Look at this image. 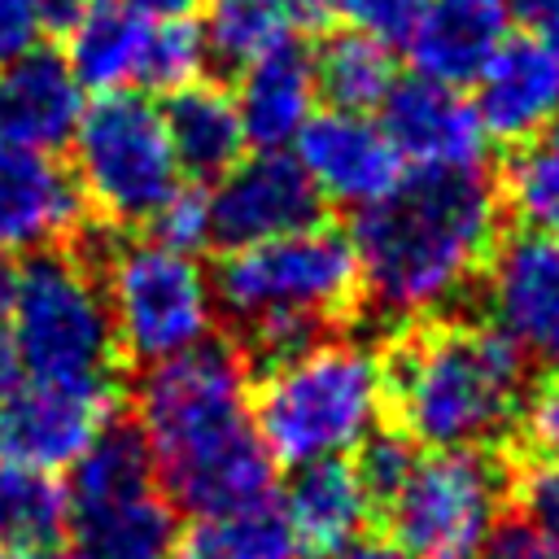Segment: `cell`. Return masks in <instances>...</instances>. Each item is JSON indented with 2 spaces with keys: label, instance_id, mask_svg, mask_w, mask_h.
<instances>
[{
  "label": "cell",
  "instance_id": "6da1fadb",
  "mask_svg": "<svg viewBox=\"0 0 559 559\" xmlns=\"http://www.w3.org/2000/svg\"><path fill=\"white\" fill-rule=\"evenodd\" d=\"M131 402L157 485L175 507L210 515L275 493V459L253 428L245 358L231 345L210 336L148 362Z\"/></svg>",
  "mask_w": 559,
  "mask_h": 559
},
{
  "label": "cell",
  "instance_id": "7a4b0ae2",
  "mask_svg": "<svg viewBox=\"0 0 559 559\" xmlns=\"http://www.w3.org/2000/svg\"><path fill=\"white\" fill-rule=\"evenodd\" d=\"M349 245L362 293L389 319L454 301L498 245V188L485 170H415L376 205L354 210Z\"/></svg>",
  "mask_w": 559,
  "mask_h": 559
},
{
  "label": "cell",
  "instance_id": "3957f363",
  "mask_svg": "<svg viewBox=\"0 0 559 559\" xmlns=\"http://www.w3.org/2000/svg\"><path fill=\"white\" fill-rule=\"evenodd\" d=\"M384 406L419 450L485 445L515 424L524 354L489 323H432L380 358Z\"/></svg>",
  "mask_w": 559,
  "mask_h": 559
},
{
  "label": "cell",
  "instance_id": "277c9868",
  "mask_svg": "<svg viewBox=\"0 0 559 559\" xmlns=\"http://www.w3.org/2000/svg\"><path fill=\"white\" fill-rule=\"evenodd\" d=\"M210 293L214 310H223L245 332V345L271 367L314 345L332 319L349 314L362 275L349 231L319 218L275 240L223 249Z\"/></svg>",
  "mask_w": 559,
  "mask_h": 559
},
{
  "label": "cell",
  "instance_id": "5b68a950",
  "mask_svg": "<svg viewBox=\"0 0 559 559\" xmlns=\"http://www.w3.org/2000/svg\"><path fill=\"white\" fill-rule=\"evenodd\" d=\"M275 467L354 454L384 415V367L349 341H314L271 362L249 397Z\"/></svg>",
  "mask_w": 559,
  "mask_h": 559
},
{
  "label": "cell",
  "instance_id": "8992f818",
  "mask_svg": "<svg viewBox=\"0 0 559 559\" xmlns=\"http://www.w3.org/2000/svg\"><path fill=\"white\" fill-rule=\"evenodd\" d=\"M9 341L22 376L70 389H118V341L96 271L66 245L13 266Z\"/></svg>",
  "mask_w": 559,
  "mask_h": 559
},
{
  "label": "cell",
  "instance_id": "52a82bcc",
  "mask_svg": "<svg viewBox=\"0 0 559 559\" xmlns=\"http://www.w3.org/2000/svg\"><path fill=\"white\" fill-rule=\"evenodd\" d=\"M66 533L83 559H170L175 502L162 493L135 424L109 419L66 467Z\"/></svg>",
  "mask_w": 559,
  "mask_h": 559
},
{
  "label": "cell",
  "instance_id": "ba28073f",
  "mask_svg": "<svg viewBox=\"0 0 559 559\" xmlns=\"http://www.w3.org/2000/svg\"><path fill=\"white\" fill-rule=\"evenodd\" d=\"M70 148V175L83 201L109 227H144L183 183L162 122V105H153V96L135 87L96 92V100L83 105L74 122Z\"/></svg>",
  "mask_w": 559,
  "mask_h": 559
},
{
  "label": "cell",
  "instance_id": "9c48e42d",
  "mask_svg": "<svg viewBox=\"0 0 559 559\" xmlns=\"http://www.w3.org/2000/svg\"><path fill=\"white\" fill-rule=\"evenodd\" d=\"M96 280L109 306L114 341L127 362L175 358L214 332V293L197 253H179L162 240H109L96 262Z\"/></svg>",
  "mask_w": 559,
  "mask_h": 559
},
{
  "label": "cell",
  "instance_id": "30bf717a",
  "mask_svg": "<svg viewBox=\"0 0 559 559\" xmlns=\"http://www.w3.org/2000/svg\"><path fill=\"white\" fill-rule=\"evenodd\" d=\"M507 502V472L485 445L419 450L384 502L389 542L415 559H472Z\"/></svg>",
  "mask_w": 559,
  "mask_h": 559
},
{
  "label": "cell",
  "instance_id": "8fae6325",
  "mask_svg": "<svg viewBox=\"0 0 559 559\" xmlns=\"http://www.w3.org/2000/svg\"><path fill=\"white\" fill-rule=\"evenodd\" d=\"M323 197L288 148H258L227 166L210 188V245L245 249L301 231L323 218Z\"/></svg>",
  "mask_w": 559,
  "mask_h": 559
},
{
  "label": "cell",
  "instance_id": "7c38bea8",
  "mask_svg": "<svg viewBox=\"0 0 559 559\" xmlns=\"http://www.w3.org/2000/svg\"><path fill=\"white\" fill-rule=\"evenodd\" d=\"M114 406L118 389H70L22 376L0 389V463L66 472L114 419Z\"/></svg>",
  "mask_w": 559,
  "mask_h": 559
},
{
  "label": "cell",
  "instance_id": "4fadbf2b",
  "mask_svg": "<svg viewBox=\"0 0 559 559\" xmlns=\"http://www.w3.org/2000/svg\"><path fill=\"white\" fill-rule=\"evenodd\" d=\"M485 310L524 358L559 371V240L515 231L485 258Z\"/></svg>",
  "mask_w": 559,
  "mask_h": 559
},
{
  "label": "cell",
  "instance_id": "5bb4252c",
  "mask_svg": "<svg viewBox=\"0 0 559 559\" xmlns=\"http://www.w3.org/2000/svg\"><path fill=\"white\" fill-rule=\"evenodd\" d=\"M297 166L310 175L323 201L345 210H367L406 175L393 140L371 114L349 109H314L293 140Z\"/></svg>",
  "mask_w": 559,
  "mask_h": 559
},
{
  "label": "cell",
  "instance_id": "9a60e30c",
  "mask_svg": "<svg viewBox=\"0 0 559 559\" xmlns=\"http://www.w3.org/2000/svg\"><path fill=\"white\" fill-rule=\"evenodd\" d=\"M380 127L397 157L415 170H485L489 135L463 87L432 79H397L380 105Z\"/></svg>",
  "mask_w": 559,
  "mask_h": 559
},
{
  "label": "cell",
  "instance_id": "2e32d148",
  "mask_svg": "<svg viewBox=\"0 0 559 559\" xmlns=\"http://www.w3.org/2000/svg\"><path fill=\"white\" fill-rule=\"evenodd\" d=\"M87 201L52 153L0 140V258H26L74 240Z\"/></svg>",
  "mask_w": 559,
  "mask_h": 559
},
{
  "label": "cell",
  "instance_id": "e0dca14e",
  "mask_svg": "<svg viewBox=\"0 0 559 559\" xmlns=\"http://www.w3.org/2000/svg\"><path fill=\"white\" fill-rule=\"evenodd\" d=\"M472 109L480 131L498 144H524L559 118V48L542 35H507L502 48L472 79Z\"/></svg>",
  "mask_w": 559,
  "mask_h": 559
},
{
  "label": "cell",
  "instance_id": "ac0fdd59",
  "mask_svg": "<svg viewBox=\"0 0 559 559\" xmlns=\"http://www.w3.org/2000/svg\"><path fill=\"white\" fill-rule=\"evenodd\" d=\"M511 35L507 0H424L406 35V61L419 79L445 87H472L485 61Z\"/></svg>",
  "mask_w": 559,
  "mask_h": 559
},
{
  "label": "cell",
  "instance_id": "d6986e66",
  "mask_svg": "<svg viewBox=\"0 0 559 559\" xmlns=\"http://www.w3.org/2000/svg\"><path fill=\"white\" fill-rule=\"evenodd\" d=\"M83 105V87L61 52L35 44L0 61V140L44 153L66 148Z\"/></svg>",
  "mask_w": 559,
  "mask_h": 559
},
{
  "label": "cell",
  "instance_id": "ffe728a7",
  "mask_svg": "<svg viewBox=\"0 0 559 559\" xmlns=\"http://www.w3.org/2000/svg\"><path fill=\"white\" fill-rule=\"evenodd\" d=\"M301 559H332L349 542L362 537L371 520V498L354 472V463L341 459H314L293 467L284 493L275 498Z\"/></svg>",
  "mask_w": 559,
  "mask_h": 559
},
{
  "label": "cell",
  "instance_id": "44dd1931",
  "mask_svg": "<svg viewBox=\"0 0 559 559\" xmlns=\"http://www.w3.org/2000/svg\"><path fill=\"white\" fill-rule=\"evenodd\" d=\"M236 74H240V83L231 96H236L249 148H293L297 131L306 127V118L319 105L310 52L293 39V44L249 61Z\"/></svg>",
  "mask_w": 559,
  "mask_h": 559
},
{
  "label": "cell",
  "instance_id": "7402d4cb",
  "mask_svg": "<svg viewBox=\"0 0 559 559\" xmlns=\"http://www.w3.org/2000/svg\"><path fill=\"white\" fill-rule=\"evenodd\" d=\"M162 122H166V135H170L183 179H197V183L218 179L249 148L236 96L205 79H192L179 92H166Z\"/></svg>",
  "mask_w": 559,
  "mask_h": 559
},
{
  "label": "cell",
  "instance_id": "603a6c76",
  "mask_svg": "<svg viewBox=\"0 0 559 559\" xmlns=\"http://www.w3.org/2000/svg\"><path fill=\"white\" fill-rule=\"evenodd\" d=\"M310 70H314V92L328 100V109H349V114L380 109L397 83L393 44L358 26L328 31L310 52Z\"/></svg>",
  "mask_w": 559,
  "mask_h": 559
},
{
  "label": "cell",
  "instance_id": "cb8c5ba5",
  "mask_svg": "<svg viewBox=\"0 0 559 559\" xmlns=\"http://www.w3.org/2000/svg\"><path fill=\"white\" fill-rule=\"evenodd\" d=\"M323 26L310 0H210L201 35L205 52L227 66L245 70L249 61L293 44L301 31Z\"/></svg>",
  "mask_w": 559,
  "mask_h": 559
},
{
  "label": "cell",
  "instance_id": "d4e9b609",
  "mask_svg": "<svg viewBox=\"0 0 559 559\" xmlns=\"http://www.w3.org/2000/svg\"><path fill=\"white\" fill-rule=\"evenodd\" d=\"M148 13L135 4H87L79 22L66 31V66L74 70L83 92H118L135 87V61L144 44Z\"/></svg>",
  "mask_w": 559,
  "mask_h": 559
},
{
  "label": "cell",
  "instance_id": "484cf974",
  "mask_svg": "<svg viewBox=\"0 0 559 559\" xmlns=\"http://www.w3.org/2000/svg\"><path fill=\"white\" fill-rule=\"evenodd\" d=\"M170 559H301V550L271 493L249 507L197 515L188 528H179Z\"/></svg>",
  "mask_w": 559,
  "mask_h": 559
},
{
  "label": "cell",
  "instance_id": "4316f807",
  "mask_svg": "<svg viewBox=\"0 0 559 559\" xmlns=\"http://www.w3.org/2000/svg\"><path fill=\"white\" fill-rule=\"evenodd\" d=\"M66 537V485L52 472L0 463V546H52Z\"/></svg>",
  "mask_w": 559,
  "mask_h": 559
},
{
  "label": "cell",
  "instance_id": "83f0119b",
  "mask_svg": "<svg viewBox=\"0 0 559 559\" xmlns=\"http://www.w3.org/2000/svg\"><path fill=\"white\" fill-rule=\"evenodd\" d=\"M502 192L511 214L524 223V231H542L559 240V122L515 144L502 170Z\"/></svg>",
  "mask_w": 559,
  "mask_h": 559
},
{
  "label": "cell",
  "instance_id": "f1b7e54d",
  "mask_svg": "<svg viewBox=\"0 0 559 559\" xmlns=\"http://www.w3.org/2000/svg\"><path fill=\"white\" fill-rule=\"evenodd\" d=\"M205 61H210L205 35H201V22L192 13H166V17L148 13L140 61H135V92H144V96L179 92L183 83L201 79Z\"/></svg>",
  "mask_w": 559,
  "mask_h": 559
},
{
  "label": "cell",
  "instance_id": "f546056e",
  "mask_svg": "<svg viewBox=\"0 0 559 559\" xmlns=\"http://www.w3.org/2000/svg\"><path fill=\"white\" fill-rule=\"evenodd\" d=\"M415 454H419V445H415L402 428H376V432L358 445L354 472H358V480H362L371 507H384V502L397 493V485L406 480Z\"/></svg>",
  "mask_w": 559,
  "mask_h": 559
},
{
  "label": "cell",
  "instance_id": "4dcf8cb0",
  "mask_svg": "<svg viewBox=\"0 0 559 559\" xmlns=\"http://www.w3.org/2000/svg\"><path fill=\"white\" fill-rule=\"evenodd\" d=\"M144 227L153 231V240H162V245H170L179 253L205 249L210 245V188L197 183V179L179 183Z\"/></svg>",
  "mask_w": 559,
  "mask_h": 559
},
{
  "label": "cell",
  "instance_id": "1f68e13d",
  "mask_svg": "<svg viewBox=\"0 0 559 559\" xmlns=\"http://www.w3.org/2000/svg\"><path fill=\"white\" fill-rule=\"evenodd\" d=\"M319 22H341V26H358L367 35H380L389 44H397L406 35V26L415 22L424 0H310Z\"/></svg>",
  "mask_w": 559,
  "mask_h": 559
},
{
  "label": "cell",
  "instance_id": "d6a6232c",
  "mask_svg": "<svg viewBox=\"0 0 559 559\" xmlns=\"http://www.w3.org/2000/svg\"><path fill=\"white\" fill-rule=\"evenodd\" d=\"M515 424H520V437H524L533 463L559 459V371H546L533 389H524Z\"/></svg>",
  "mask_w": 559,
  "mask_h": 559
},
{
  "label": "cell",
  "instance_id": "836d02e7",
  "mask_svg": "<svg viewBox=\"0 0 559 559\" xmlns=\"http://www.w3.org/2000/svg\"><path fill=\"white\" fill-rule=\"evenodd\" d=\"M472 559H559V542L546 537L528 515L524 520H498Z\"/></svg>",
  "mask_w": 559,
  "mask_h": 559
},
{
  "label": "cell",
  "instance_id": "e575fe53",
  "mask_svg": "<svg viewBox=\"0 0 559 559\" xmlns=\"http://www.w3.org/2000/svg\"><path fill=\"white\" fill-rule=\"evenodd\" d=\"M520 498H524L528 520H533L546 537L559 542V459H542V463H533L528 476H524Z\"/></svg>",
  "mask_w": 559,
  "mask_h": 559
},
{
  "label": "cell",
  "instance_id": "d590c367",
  "mask_svg": "<svg viewBox=\"0 0 559 559\" xmlns=\"http://www.w3.org/2000/svg\"><path fill=\"white\" fill-rule=\"evenodd\" d=\"M44 35V0H0V61L35 48Z\"/></svg>",
  "mask_w": 559,
  "mask_h": 559
},
{
  "label": "cell",
  "instance_id": "8d00e7d4",
  "mask_svg": "<svg viewBox=\"0 0 559 559\" xmlns=\"http://www.w3.org/2000/svg\"><path fill=\"white\" fill-rule=\"evenodd\" d=\"M9 310H13V262L0 258V389L22 380V367H17V354L9 341Z\"/></svg>",
  "mask_w": 559,
  "mask_h": 559
},
{
  "label": "cell",
  "instance_id": "74e56055",
  "mask_svg": "<svg viewBox=\"0 0 559 559\" xmlns=\"http://www.w3.org/2000/svg\"><path fill=\"white\" fill-rule=\"evenodd\" d=\"M511 22H520L528 35L559 39V0H507Z\"/></svg>",
  "mask_w": 559,
  "mask_h": 559
},
{
  "label": "cell",
  "instance_id": "f35d334b",
  "mask_svg": "<svg viewBox=\"0 0 559 559\" xmlns=\"http://www.w3.org/2000/svg\"><path fill=\"white\" fill-rule=\"evenodd\" d=\"M332 559H415V555H406L397 542H389V537H358V542H349L341 555H332Z\"/></svg>",
  "mask_w": 559,
  "mask_h": 559
},
{
  "label": "cell",
  "instance_id": "ab89813d",
  "mask_svg": "<svg viewBox=\"0 0 559 559\" xmlns=\"http://www.w3.org/2000/svg\"><path fill=\"white\" fill-rule=\"evenodd\" d=\"M140 13H153V17H166V13H192L197 0H131Z\"/></svg>",
  "mask_w": 559,
  "mask_h": 559
},
{
  "label": "cell",
  "instance_id": "60d3db41",
  "mask_svg": "<svg viewBox=\"0 0 559 559\" xmlns=\"http://www.w3.org/2000/svg\"><path fill=\"white\" fill-rule=\"evenodd\" d=\"M0 559H61L52 546H0Z\"/></svg>",
  "mask_w": 559,
  "mask_h": 559
},
{
  "label": "cell",
  "instance_id": "b9f144b4",
  "mask_svg": "<svg viewBox=\"0 0 559 559\" xmlns=\"http://www.w3.org/2000/svg\"><path fill=\"white\" fill-rule=\"evenodd\" d=\"M87 4H105V0H87Z\"/></svg>",
  "mask_w": 559,
  "mask_h": 559
},
{
  "label": "cell",
  "instance_id": "7bdbcfd3",
  "mask_svg": "<svg viewBox=\"0 0 559 559\" xmlns=\"http://www.w3.org/2000/svg\"><path fill=\"white\" fill-rule=\"evenodd\" d=\"M70 559H83V555H70Z\"/></svg>",
  "mask_w": 559,
  "mask_h": 559
},
{
  "label": "cell",
  "instance_id": "ee69618b",
  "mask_svg": "<svg viewBox=\"0 0 559 559\" xmlns=\"http://www.w3.org/2000/svg\"><path fill=\"white\" fill-rule=\"evenodd\" d=\"M555 48H559V39H555Z\"/></svg>",
  "mask_w": 559,
  "mask_h": 559
}]
</instances>
